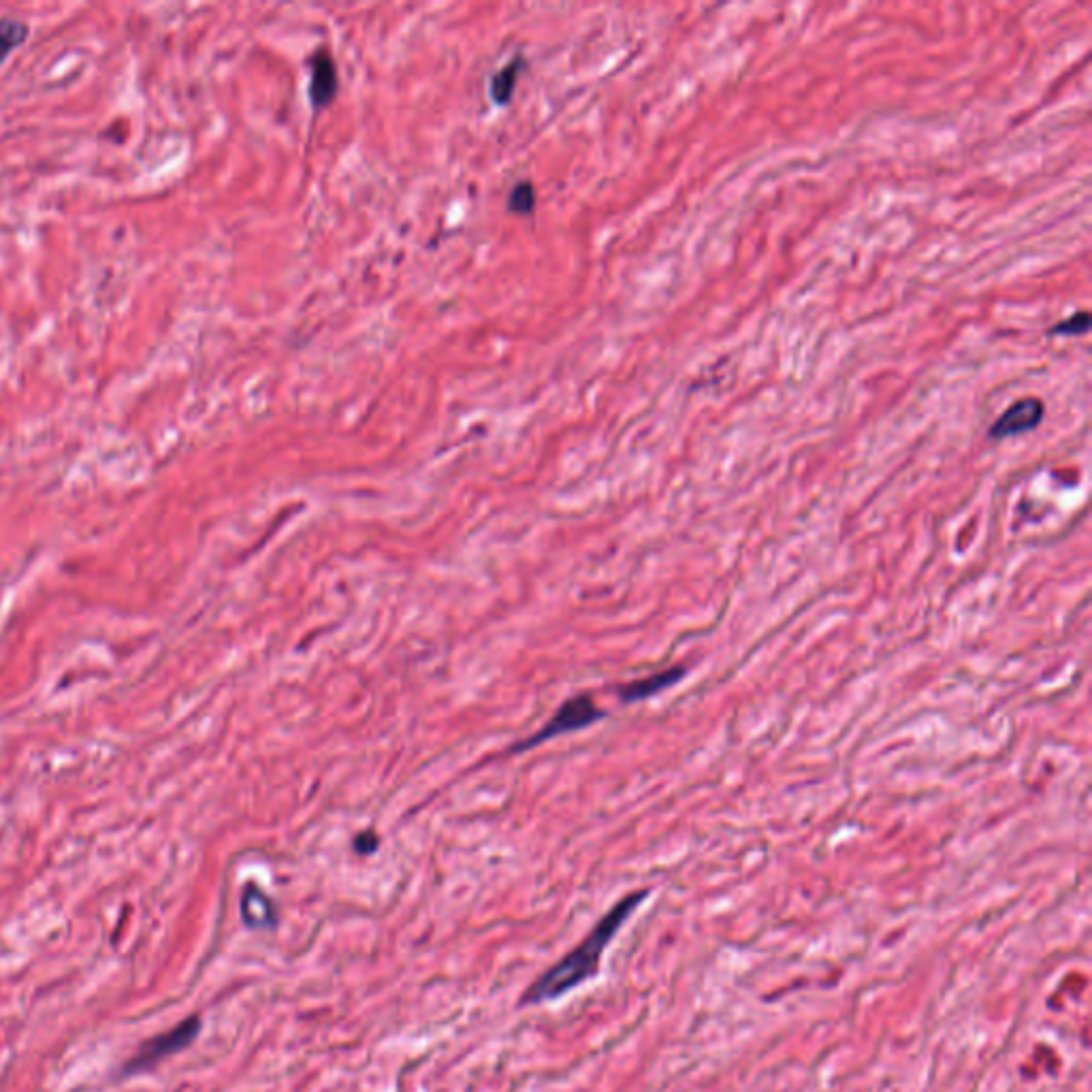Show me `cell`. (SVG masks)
Returning a JSON list of instances; mask_svg holds the SVG:
<instances>
[{
	"mask_svg": "<svg viewBox=\"0 0 1092 1092\" xmlns=\"http://www.w3.org/2000/svg\"><path fill=\"white\" fill-rule=\"evenodd\" d=\"M646 896H649V890H640L634 894H628L625 899L617 902V905L593 926V930L574 947V950L563 956L557 965L545 971V973L525 990L521 1005H540L548 1003V1000H557L566 997L568 992L576 990L581 984L596 977L600 971L602 956H604L610 941L615 939L617 932L621 930V926L628 922V917L634 914Z\"/></svg>",
	"mask_w": 1092,
	"mask_h": 1092,
	"instance_id": "obj_1",
	"label": "cell"
},
{
	"mask_svg": "<svg viewBox=\"0 0 1092 1092\" xmlns=\"http://www.w3.org/2000/svg\"><path fill=\"white\" fill-rule=\"evenodd\" d=\"M510 209L517 214H530L536 207V191L530 182H521L510 192Z\"/></svg>",
	"mask_w": 1092,
	"mask_h": 1092,
	"instance_id": "obj_10",
	"label": "cell"
},
{
	"mask_svg": "<svg viewBox=\"0 0 1092 1092\" xmlns=\"http://www.w3.org/2000/svg\"><path fill=\"white\" fill-rule=\"evenodd\" d=\"M1090 325V316L1088 312H1078L1073 314L1071 319H1067L1063 322H1058L1057 327L1052 329V333H1060V335H1080V333H1086Z\"/></svg>",
	"mask_w": 1092,
	"mask_h": 1092,
	"instance_id": "obj_11",
	"label": "cell"
},
{
	"mask_svg": "<svg viewBox=\"0 0 1092 1092\" xmlns=\"http://www.w3.org/2000/svg\"><path fill=\"white\" fill-rule=\"evenodd\" d=\"M521 64H523V60L515 58L512 63H508L500 73L495 75L493 81H491V94H493L495 103L506 105L510 101V96H512V92H515V86H517V78H518V73H521Z\"/></svg>",
	"mask_w": 1092,
	"mask_h": 1092,
	"instance_id": "obj_9",
	"label": "cell"
},
{
	"mask_svg": "<svg viewBox=\"0 0 1092 1092\" xmlns=\"http://www.w3.org/2000/svg\"><path fill=\"white\" fill-rule=\"evenodd\" d=\"M602 717H604V711H600V706L593 702V698L589 694H578L566 700V702L560 706V711L546 721L545 728H542L538 734H533L525 745H518L517 749L525 751L530 747H536V745L545 741H551L555 736L576 732V730L596 724Z\"/></svg>",
	"mask_w": 1092,
	"mask_h": 1092,
	"instance_id": "obj_3",
	"label": "cell"
},
{
	"mask_svg": "<svg viewBox=\"0 0 1092 1092\" xmlns=\"http://www.w3.org/2000/svg\"><path fill=\"white\" fill-rule=\"evenodd\" d=\"M201 1033V1018L199 1015H192V1018H186L184 1022H179L176 1028L167 1030V1033H161L152 1039H148L146 1043L141 1045V1050L135 1054V1057L128 1060V1065L124 1067V1073L126 1075H135V1073H141V1071H149V1069H154L156 1065H161L164 1058L173 1057V1054L182 1052L184 1048H188L197 1035Z\"/></svg>",
	"mask_w": 1092,
	"mask_h": 1092,
	"instance_id": "obj_2",
	"label": "cell"
},
{
	"mask_svg": "<svg viewBox=\"0 0 1092 1092\" xmlns=\"http://www.w3.org/2000/svg\"><path fill=\"white\" fill-rule=\"evenodd\" d=\"M337 94V69L335 60L327 51H319L312 63L310 96L316 107H327Z\"/></svg>",
	"mask_w": 1092,
	"mask_h": 1092,
	"instance_id": "obj_6",
	"label": "cell"
},
{
	"mask_svg": "<svg viewBox=\"0 0 1092 1092\" xmlns=\"http://www.w3.org/2000/svg\"><path fill=\"white\" fill-rule=\"evenodd\" d=\"M242 915L244 922L252 929H267V926H276L277 914L274 902L269 901L267 894H262L256 886H248L242 899Z\"/></svg>",
	"mask_w": 1092,
	"mask_h": 1092,
	"instance_id": "obj_7",
	"label": "cell"
},
{
	"mask_svg": "<svg viewBox=\"0 0 1092 1092\" xmlns=\"http://www.w3.org/2000/svg\"><path fill=\"white\" fill-rule=\"evenodd\" d=\"M376 845H378V839H376L374 832L359 834L357 841H355V849L361 851V854H369V851L376 849Z\"/></svg>",
	"mask_w": 1092,
	"mask_h": 1092,
	"instance_id": "obj_12",
	"label": "cell"
},
{
	"mask_svg": "<svg viewBox=\"0 0 1092 1092\" xmlns=\"http://www.w3.org/2000/svg\"><path fill=\"white\" fill-rule=\"evenodd\" d=\"M30 26L18 18H0V63H5L15 50L26 43Z\"/></svg>",
	"mask_w": 1092,
	"mask_h": 1092,
	"instance_id": "obj_8",
	"label": "cell"
},
{
	"mask_svg": "<svg viewBox=\"0 0 1092 1092\" xmlns=\"http://www.w3.org/2000/svg\"><path fill=\"white\" fill-rule=\"evenodd\" d=\"M685 673H688V670H685L683 666L661 670V673L645 676V679L621 685L619 696H621V700H625V702H638V700H646L655 694H659V691L673 688V685H676L683 679Z\"/></svg>",
	"mask_w": 1092,
	"mask_h": 1092,
	"instance_id": "obj_5",
	"label": "cell"
},
{
	"mask_svg": "<svg viewBox=\"0 0 1092 1092\" xmlns=\"http://www.w3.org/2000/svg\"><path fill=\"white\" fill-rule=\"evenodd\" d=\"M1045 414L1043 408V402L1037 397H1024L1020 402H1015L1014 405H1009V408L1000 414L997 423L992 425L990 429V438L992 440H1005V438H1012V435H1018L1024 432H1033V429L1042 423Z\"/></svg>",
	"mask_w": 1092,
	"mask_h": 1092,
	"instance_id": "obj_4",
	"label": "cell"
}]
</instances>
